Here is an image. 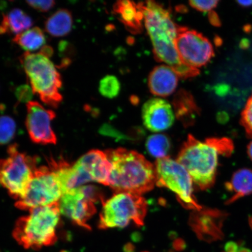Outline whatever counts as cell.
I'll return each mask as SVG.
<instances>
[{
	"label": "cell",
	"instance_id": "4",
	"mask_svg": "<svg viewBox=\"0 0 252 252\" xmlns=\"http://www.w3.org/2000/svg\"><path fill=\"white\" fill-rule=\"evenodd\" d=\"M20 61L34 94L46 106L58 108L63 99V82L54 64L40 53L25 52Z\"/></svg>",
	"mask_w": 252,
	"mask_h": 252
},
{
	"label": "cell",
	"instance_id": "13",
	"mask_svg": "<svg viewBox=\"0 0 252 252\" xmlns=\"http://www.w3.org/2000/svg\"><path fill=\"white\" fill-rule=\"evenodd\" d=\"M59 206L63 215L75 225L91 230L88 221L96 213V207L92 201L84 196L80 188L63 194Z\"/></svg>",
	"mask_w": 252,
	"mask_h": 252
},
{
	"label": "cell",
	"instance_id": "18",
	"mask_svg": "<svg viewBox=\"0 0 252 252\" xmlns=\"http://www.w3.org/2000/svg\"><path fill=\"white\" fill-rule=\"evenodd\" d=\"M172 105L176 117L186 127L191 126L200 115V109L191 94L179 90L173 97Z\"/></svg>",
	"mask_w": 252,
	"mask_h": 252
},
{
	"label": "cell",
	"instance_id": "16",
	"mask_svg": "<svg viewBox=\"0 0 252 252\" xmlns=\"http://www.w3.org/2000/svg\"><path fill=\"white\" fill-rule=\"evenodd\" d=\"M179 77L169 65L157 66L150 72L149 78L150 91L154 95L166 97L175 92Z\"/></svg>",
	"mask_w": 252,
	"mask_h": 252
},
{
	"label": "cell",
	"instance_id": "8",
	"mask_svg": "<svg viewBox=\"0 0 252 252\" xmlns=\"http://www.w3.org/2000/svg\"><path fill=\"white\" fill-rule=\"evenodd\" d=\"M156 185L169 189L176 194L178 200L185 209L200 210L193 194V181L184 166L177 160L166 157L158 159L155 163Z\"/></svg>",
	"mask_w": 252,
	"mask_h": 252
},
{
	"label": "cell",
	"instance_id": "29",
	"mask_svg": "<svg viewBox=\"0 0 252 252\" xmlns=\"http://www.w3.org/2000/svg\"><path fill=\"white\" fill-rule=\"evenodd\" d=\"M189 4L191 7L201 12L212 11V9L217 7L219 1H190Z\"/></svg>",
	"mask_w": 252,
	"mask_h": 252
},
{
	"label": "cell",
	"instance_id": "10",
	"mask_svg": "<svg viewBox=\"0 0 252 252\" xmlns=\"http://www.w3.org/2000/svg\"><path fill=\"white\" fill-rule=\"evenodd\" d=\"M175 46L182 62L194 68L202 67L214 56L212 43L202 33L179 27Z\"/></svg>",
	"mask_w": 252,
	"mask_h": 252
},
{
	"label": "cell",
	"instance_id": "21",
	"mask_svg": "<svg viewBox=\"0 0 252 252\" xmlns=\"http://www.w3.org/2000/svg\"><path fill=\"white\" fill-rule=\"evenodd\" d=\"M73 18L71 12L67 9H59L45 22V28L53 37H63L70 32Z\"/></svg>",
	"mask_w": 252,
	"mask_h": 252
},
{
	"label": "cell",
	"instance_id": "33",
	"mask_svg": "<svg viewBox=\"0 0 252 252\" xmlns=\"http://www.w3.org/2000/svg\"><path fill=\"white\" fill-rule=\"evenodd\" d=\"M209 19L210 24L214 25V27H219L221 25L219 15H217L216 12L210 11Z\"/></svg>",
	"mask_w": 252,
	"mask_h": 252
},
{
	"label": "cell",
	"instance_id": "24",
	"mask_svg": "<svg viewBox=\"0 0 252 252\" xmlns=\"http://www.w3.org/2000/svg\"><path fill=\"white\" fill-rule=\"evenodd\" d=\"M121 83L114 75H108L100 80L99 91L106 98L113 99L117 96L121 91Z\"/></svg>",
	"mask_w": 252,
	"mask_h": 252
},
{
	"label": "cell",
	"instance_id": "17",
	"mask_svg": "<svg viewBox=\"0 0 252 252\" xmlns=\"http://www.w3.org/2000/svg\"><path fill=\"white\" fill-rule=\"evenodd\" d=\"M114 14L129 32L133 34L140 33L143 30L142 21L144 14L140 2L135 4L133 1L124 0L118 1L113 7Z\"/></svg>",
	"mask_w": 252,
	"mask_h": 252
},
{
	"label": "cell",
	"instance_id": "25",
	"mask_svg": "<svg viewBox=\"0 0 252 252\" xmlns=\"http://www.w3.org/2000/svg\"><path fill=\"white\" fill-rule=\"evenodd\" d=\"M16 129V123L10 116H0V146L7 144L13 139Z\"/></svg>",
	"mask_w": 252,
	"mask_h": 252
},
{
	"label": "cell",
	"instance_id": "15",
	"mask_svg": "<svg viewBox=\"0 0 252 252\" xmlns=\"http://www.w3.org/2000/svg\"><path fill=\"white\" fill-rule=\"evenodd\" d=\"M75 163L90 176L93 182L108 186L112 164L105 151L91 150L82 156Z\"/></svg>",
	"mask_w": 252,
	"mask_h": 252
},
{
	"label": "cell",
	"instance_id": "37",
	"mask_svg": "<svg viewBox=\"0 0 252 252\" xmlns=\"http://www.w3.org/2000/svg\"><path fill=\"white\" fill-rule=\"evenodd\" d=\"M124 252H135V247L134 246L130 243H128L125 245L124 247Z\"/></svg>",
	"mask_w": 252,
	"mask_h": 252
},
{
	"label": "cell",
	"instance_id": "14",
	"mask_svg": "<svg viewBox=\"0 0 252 252\" xmlns=\"http://www.w3.org/2000/svg\"><path fill=\"white\" fill-rule=\"evenodd\" d=\"M175 113L166 100L152 98L147 100L142 108V119L148 130L159 132L167 130L175 122Z\"/></svg>",
	"mask_w": 252,
	"mask_h": 252
},
{
	"label": "cell",
	"instance_id": "7",
	"mask_svg": "<svg viewBox=\"0 0 252 252\" xmlns=\"http://www.w3.org/2000/svg\"><path fill=\"white\" fill-rule=\"evenodd\" d=\"M37 168V159L20 152L17 145H11L8 157L0 159V185L7 189L9 196L20 199Z\"/></svg>",
	"mask_w": 252,
	"mask_h": 252
},
{
	"label": "cell",
	"instance_id": "30",
	"mask_svg": "<svg viewBox=\"0 0 252 252\" xmlns=\"http://www.w3.org/2000/svg\"><path fill=\"white\" fill-rule=\"evenodd\" d=\"M28 5L36 10L46 12L55 7L56 2L55 1H27Z\"/></svg>",
	"mask_w": 252,
	"mask_h": 252
},
{
	"label": "cell",
	"instance_id": "42",
	"mask_svg": "<svg viewBox=\"0 0 252 252\" xmlns=\"http://www.w3.org/2000/svg\"><path fill=\"white\" fill-rule=\"evenodd\" d=\"M60 252H71L68 251H66V250H63V251H61Z\"/></svg>",
	"mask_w": 252,
	"mask_h": 252
},
{
	"label": "cell",
	"instance_id": "3",
	"mask_svg": "<svg viewBox=\"0 0 252 252\" xmlns=\"http://www.w3.org/2000/svg\"><path fill=\"white\" fill-rule=\"evenodd\" d=\"M30 212L15 223L12 235L16 241L25 249L35 251L54 245L58 240L56 228L61 213L59 201Z\"/></svg>",
	"mask_w": 252,
	"mask_h": 252
},
{
	"label": "cell",
	"instance_id": "20",
	"mask_svg": "<svg viewBox=\"0 0 252 252\" xmlns=\"http://www.w3.org/2000/svg\"><path fill=\"white\" fill-rule=\"evenodd\" d=\"M33 21L30 15L21 9L14 8L7 14H3L0 24V35L18 34L30 30Z\"/></svg>",
	"mask_w": 252,
	"mask_h": 252
},
{
	"label": "cell",
	"instance_id": "12",
	"mask_svg": "<svg viewBox=\"0 0 252 252\" xmlns=\"http://www.w3.org/2000/svg\"><path fill=\"white\" fill-rule=\"evenodd\" d=\"M226 217L222 211L203 208L193 211L189 223L200 240L212 243L223 239L222 226Z\"/></svg>",
	"mask_w": 252,
	"mask_h": 252
},
{
	"label": "cell",
	"instance_id": "6",
	"mask_svg": "<svg viewBox=\"0 0 252 252\" xmlns=\"http://www.w3.org/2000/svg\"><path fill=\"white\" fill-rule=\"evenodd\" d=\"M102 203L99 229L124 228L130 222L138 226L144 225L148 204L146 199L140 195L116 193Z\"/></svg>",
	"mask_w": 252,
	"mask_h": 252
},
{
	"label": "cell",
	"instance_id": "32",
	"mask_svg": "<svg viewBox=\"0 0 252 252\" xmlns=\"http://www.w3.org/2000/svg\"><path fill=\"white\" fill-rule=\"evenodd\" d=\"M100 133L104 135H109V136L117 138L118 139L127 138V136H125L121 132L116 130L112 126L109 125H104L100 129Z\"/></svg>",
	"mask_w": 252,
	"mask_h": 252
},
{
	"label": "cell",
	"instance_id": "38",
	"mask_svg": "<svg viewBox=\"0 0 252 252\" xmlns=\"http://www.w3.org/2000/svg\"><path fill=\"white\" fill-rule=\"evenodd\" d=\"M238 4L244 7H250L252 6V1H238Z\"/></svg>",
	"mask_w": 252,
	"mask_h": 252
},
{
	"label": "cell",
	"instance_id": "19",
	"mask_svg": "<svg viewBox=\"0 0 252 252\" xmlns=\"http://www.w3.org/2000/svg\"><path fill=\"white\" fill-rule=\"evenodd\" d=\"M226 190L232 196L226 201V204H231L242 197L252 193V171L250 169L238 170L232 175L231 179L225 185Z\"/></svg>",
	"mask_w": 252,
	"mask_h": 252
},
{
	"label": "cell",
	"instance_id": "22",
	"mask_svg": "<svg viewBox=\"0 0 252 252\" xmlns=\"http://www.w3.org/2000/svg\"><path fill=\"white\" fill-rule=\"evenodd\" d=\"M13 42L22 49L31 52L42 48L46 42V36L39 27H34L15 35Z\"/></svg>",
	"mask_w": 252,
	"mask_h": 252
},
{
	"label": "cell",
	"instance_id": "23",
	"mask_svg": "<svg viewBox=\"0 0 252 252\" xmlns=\"http://www.w3.org/2000/svg\"><path fill=\"white\" fill-rule=\"evenodd\" d=\"M146 147L151 156L158 159L168 157L171 150V140L165 134L151 135L147 138Z\"/></svg>",
	"mask_w": 252,
	"mask_h": 252
},
{
	"label": "cell",
	"instance_id": "40",
	"mask_svg": "<svg viewBox=\"0 0 252 252\" xmlns=\"http://www.w3.org/2000/svg\"><path fill=\"white\" fill-rule=\"evenodd\" d=\"M238 252H252L250 250L246 248H241L239 249Z\"/></svg>",
	"mask_w": 252,
	"mask_h": 252
},
{
	"label": "cell",
	"instance_id": "11",
	"mask_svg": "<svg viewBox=\"0 0 252 252\" xmlns=\"http://www.w3.org/2000/svg\"><path fill=\"white\" fill-rule=\"evenodd\" d=\"M25 125L32 141L38 144H56L57 137L51 123L56 117L51 109H47L36 101L27 104Z\"/></svg>",
	"mask_w": 252,
	"mask_h": 252
},
{
	"label": "cell",
	"instance_id": "43",
	"mask_svg": "<svg viewBox=\"0 0 252 252\" xmlns=\"http://www.w3.org/2000/svg\"></svg>",
	"mask_w": 252,
	"mask_h": 252
},
{
	"label": "cell",
	"instance_id": "1",
	"mask_svg": "<svg viewBox=\"0 0 252 252\" xmlns=\"http://www.w3.org/2000/svg\"><path fill=\"white\" fill-rule=\"evenodd\" d=\"M140 5L157 61L166 63L184 80L199 74L198 69L185 64L179 58L175 40L180 26L172 20L169 9L154 1L141 2Z\"/></svg>",
	"mask_w": 252,
	"mask_h": 252
},
{
	"label": "cell",
	"instance_id": "28",
	"mask_svg": "<svg viewBox=\"0 0 252 252\" xmlns=\"http://www.w3.org/2000/svg\"><path fill=\"white\" fill-rule=\"evenodd\" d=\"M15 96L20 103H29L33 97L32 88L28 84H23L15 88Z\"/></svg>",
	"mask_w": 252,
	"mask_h": 252
},
{
	"label": "cell",
	"instance_id": "2",
	"mask_svg": "<svg viewBox=\"0 0 252 252\" xmlns=\"http://www.w3.org/2000/svg\"><path fill=\"white\" fill-rule=\"evenodd\" d=\"M112 164L108 186L116 193L140 195L156 184L155 166L136 151L124 148L105 151Z\"/></svg>",
	"mask_w": 252,
	"mask_h": 252
},
{
	"label": "cell",
	"instance_id": "31",
	"mask_svg": "<svg viewBox=\"0 0 252 252\" xmlns=\"http://www.w3.org/2000/svg\"><path fill=\"white\" fill-rule=\"evenodd\" d=\"M59 55L61 57H64V58H70V56L74 55L75 50L71 44L65 40H62L58 46Z\"/></svg>",
	"mask_w": 252,
	"mask_h": 252
},
{
	"label": "cell",
	"instance_id": "27",
	"mask_svg": "<svg viewBox=\"0 0 252 252\" xmlns=\"http://www.w3.org/2000/svg\"><path fill=\"white\" fill-rule=\"evenodd\" d=\"M241 124L248 137L252 138V94L242 112Z\"/></svg>",
	"mask_w": 252,
	"mask_h": 252
},
{
	"label": "cell",
	"instance_id": "34",
	"mask_svg": "<svg viewBox=\"0 0 252 252\" xmlns=\"http://www.w3.org/2000/svg\"><path fill=\"white\" fill-rule=\"evenodd\" d=\"M239 250V246L237 243L235 242L229 241L225 245L222 252H238Z\"/></svg>",
	"mask_w": 252,
	"mask_h": 252
},
{
	"label": "cell",
	"instance_id": "36",
	"mask_svg": "<svg viewBox=\"0 0 252 252\" xmlns=\"http://www.w3.org/2000/svg\"><path fill=\"white\" fill-rule=\"evenodd\" d=\"M173 248L176 251L182 252L186 248V244L181 239H176L173 243Z\"/></svg>",
	"mask_w": 252,
	"mask_h": 252
},
{
	"label": "cell",
	"instance_id": "26",
	"mask_svg": "<svg viewBox=\"0 0 252 252\" xmlns=\"http://www.w3.org/2000/svg\"><path fill=\"white\" fill-rule=\"evenodd\" d=\"M208 142L217 150L219 155L228 157L232 155L234 150L233 141L228 138H209L206 139Z\"/></svg>",
	"mask_w": 252,
	"mask_h": 252
},
{
	"label": "cell",
	"instance_id": "35",
	"mask_svg": "<svg viewBox=\"0 0 252 252\" xmlns=\"http://www.w3.org/2000/svg\"><path fill=\"white\" fill-rule=\"evenodd\" d=\"M40 53L45 56L46 58L49 59L54 54V50L52 46L45 45L41 48Z\"/></svg>",
	"mask_w": 252,
	"mask_h": 252
},
{
	"label": "cell",
	"instance_id": "39",
	"mask_svg": "<svg viewBox=\"0 0 252 252\" xmlns=\"http://www.w3.org/2000/svg\"><path fill=\"white\" fill-rule=\"evenodd\" d=\"M247 150L248 155L252 161V141L248 144Z\"/></svg>",
	"mask_w": 252,
	"mask_h": 252
},
{
	"label": "cell",
	"instance_id": "9",
	"mask_svg": "<svg viewBox=\"0 0 252 252\" xmlns=\"http://www.w3.org/2000/svg\"><path fill=\"white\" fill-rule=\"evenodd\" d=\"M63 192L55 172L47 166L37 167L23 197L17 201L15 207L29 210L59 202Z\"/></svg>",
	"mask_w": 252,
	"mask_h": 252
},
{
	"label": "cell",
	"instance_id": "5",
	"mask_svg": "<svg viewBox=\"0 0 252 252\" xmlns=\"http://www.w3.org/2000/svg\"><path fill=\"white\" fill-rule=\"evenodd\" d=\"M219 155L207 140L201 142L190 134L182 145L177 162L187 170L195 185L204 190L215 183Z\"/></svg>",
	"mask_w": 252,
	"mask_h": 252
},
{
	"label": "cell",
	"instance_id": "41",
	"mask_svg": "<svg viewBox=\"0 0 252 252\" xmlns=\"http://www.w3.org/2000/svg\"><path fill=\"white\" fill-rule=\"evenodd\" d=\"M249 222H250V225L252 229V217H250V220H249Z\"/></svg>",
	"mask_w": 252,
	"mask_h": 252
}]
</instances>
